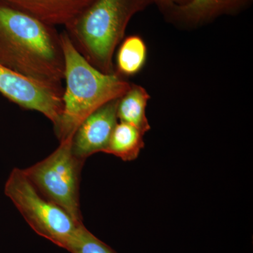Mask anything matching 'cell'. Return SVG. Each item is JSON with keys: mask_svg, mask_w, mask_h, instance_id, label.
I'll use <instances>...</instances> for the list:
<instances>
[{"mask_svg": "<svg viewBox=\"0 0 253 253\" xmlns=\"http://www.w3.org/2000/svg\"><path fill=\"white\" fill-rule=\"evenodd\" d=\"M0 64L63 95L65 59L54 26L0 3Z\"/></svg>", "mask_w": 253, "mask_h": 253, "instance_id": "1", "label": "cell"}, {"mask_svg": "<svg viewBox=\"0 0 253 253\" xmlns=\"http://www.w3.org/2000/svg\"><path fill=\"white\" fill-rule=\"evenodd\" d=\"M60 35L66 88L62 96V113L54 131L61 142L72 138L81 123L96 110L121 98L131 83L117 73L99 71L75 47L66 31Z\"/></svg>", "mask_w": 253, "mask_h": 253, "instance_id": "2", "label": "cell"}, {"mask_svg": "<svg viewBox=\"0 0 253 253\" xmlns=\"http://www.w3.org/2000/svg\"><path fill=\"white\" fill-rule=\"evenodd\" d=\"M155 0H94L66 28L73 45L94 67L115 73L113 56L133 17Z\"/></svg>", "mask_w": 253, "mask_h": 253, "instance_id": "3", "label": "cell"}, {"mask_svg": "<svg viewBox=\"0 0 253 253\" xmlns=\"http://www.w3.org/2000/svg\"><path fill=\"white\" fill-rule=\"evenodd\" d=\"M4 193L38 235L67 250L83 222H78L44 197L21 168L11 169L5 181Z\"/></svg>", "mask_w": 253, "mask_h": 253, "instance_id": "4", "label": "cell"}, {"mask_svg": "<svg viewBox=\"0 0 253 253\" xmlns=\"http://www.w3.org/2000/svg\"><path fill=\"white\" fill-rule=\"evenodd\" d=\"M71 143L72 138L61 141L47 157L23 170L44 197L82 223L80 184L85 161L73 154Z\"/></svg>", "mask_w": 253, "mask_h": 253, "instance_id": "5", "label": "cell"}, {"mask_svg": "<svg viewBox=\"0 0 253 253\" xmlns=\"http://www.w3.org/2000/svg\"><path fill=\"white\" fill-rule=\"evenodd\" d=\"M0 94L23 109L42 113L51 121L54 129L59 124L63 95L1 64Z\"/></svg>", "mask_w": 253, "mask_h": 253, "instance_id": "6", "label": "cell"}, {"mask_svg": "<svg viewBox=\"0 0 253 253\" xmlns=\"http://www.w3.org/2000/svg\"><path fill=\"white\" fill-rule=\"evenodd\" d=\"M120 99V98H119ZM112 100L96 110L81 123L72 137L71 148L76 157L85 161L96 153H105L111 134L118 123V99Z\"/></svg>", "mask_w": 253, "mask_h": 253, "instance_id": "7", "label": "cell"}, {"mask_svg": "<svg viewBox=\"0 0 253 253\" xmlns=\"http://www.w3.org/2000/svg\"><path fill=\"white\" fill-rule=\"evenodd\" d=\"M94 0H0L51 26H66Z\"/></svg>", "mask_w": 253, "mask_h": 253, "instance_id": "8", "label": "cell"}, {"mask_svg": "<svg viewBox=\"0 0 253 253\" xmlns=\"http://www.w3.org/2000/svg\"><path fill=\"white\" fill-rule=\"evenodd\" d=\"M246 0H189L184 4L174 6L171 15L186 24L198 25L211 21L220 15L239 9Z\"/></svg>", "mask_w": 253, "mask_h": 253, "instance_id": "9", "label": "cell"}, {"mask_svg": "<svg viewBox=\"0 0 253 253\" xmlns=\"http://www.w3.org/2000/svg\"><path fill=\"white\" fill-rule=\"evenodd\" d=\"M150 95L145 88L131 84L129 89L118 99L117 116L120 122L135 126L141 132L151 129L146 110Z\"/></svg>", "mask_w": 253, "mask_h": 253, "instance_id": "10", "label": "cell"}, {"mask_svg": "<svg viewBox=\"0 0 253 253\" xmlns=\"http://www.w3.org/2000/svg\"><path fill=\"white\" fill-rule=\"evenodd\" d=\"M144 133L135 126L126 123H118L105 153L126 162L134 161L144 148Z\"/></svg>", "mask_w": 253, "mask_h": 253, "instance_id": "11", "label": "cell"}, {"mask_svg": "<svg viewBox=\"0 0 253 253\" xmlns=\"http://www.w3.org/2000/svg\"><path fill=\"white\" fill-rule=\"evenodd\" d=\"M115 73L121 77H131L144 68L147 59V46L137 35L123 39L118 45Z\"/></svg>", "mask_w": 253, "mask_h": 253, "instance_id": "12", "label": "cell"}, {"mask_svg": "<svg viewBox=\"0 0 253 253\" xmlns=\"http://www.w3.org/2000/svg\"><path fill=\"white\" fill-rule=\"evenodd\" d=\"M66 251L70 253H117L92 234L84 224L80 226Z\"/></svg>", "mask_w": 253, "mask_h": 253, "instance_id": "13", "label": "cell"}, {"mask_svg": "<svg viewBox=\"0 0 253 253\" xmlns=\"http://www.w3.org/2000/svg\"><path fill=\"white\" fill-rule=\"evenodd\" d=\"M189 0H155V2L157 3L163 9L169 10L174 6L185 4Z\"/></svg>", "mask_w": 253, "mask_h": 253, "instance_id": "14", "label": "cell"}]
</instances>
